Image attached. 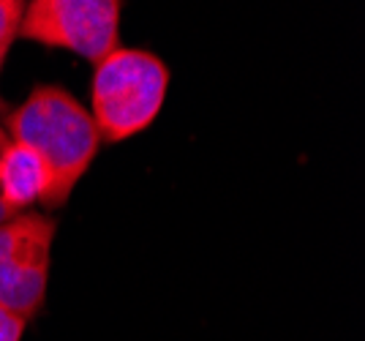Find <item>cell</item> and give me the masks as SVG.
Instances as JSON below:
<instances>
[{
	"label": "cell",
	"instance_id": "6da1fadb",
	"mask_svg": "<svg viewBox=\"0 0 365 341\" xmlns=\"http://www.w3.org/2000/svg\"><path fill=\"white\" fill-rule=\"evenodd\" d=\"M6 126L11 142H22L44 158L52 183L41 205L46 210L63 208L101 148L93 115L68 91L38 85L14 112L6 115Z\"/></svg>",
	"mask_w": 365,
	"mask_h": 341
},
{
	"label": "cell",
	"instance_id": "7a4b0ae2",
	"mask_svg": "<svg viewBox=\"0 0 365 341\" xmlns=\"http://www.w3.org/2000/svg\"><path fill=\"white\" fill-rule=\"evenodd\" d=\"M169 88V68L145 49L118 47L93 71L91 115L101 142H123L158 118Z\"/></svg>",
	"mask_w": 365,
	"mask_h": 341
},
{
	"label": "cell",
	"instance_id": "3957f363",
	"mask_svg": "<svg viewBox=\"0 0 365 341\" xmlns=\"http://www.w3.org/2000/svg\"><path fill=\"white\" fill-rule=\"evenodd\" d=\"M19 36L98 63L120 47V0H28Z\"/></svg>",
	"mask_w": 365,
	"mask_h": 341
},
{
	"label": "cell",
	"instance_id": "277c9868",
	"mask_svg": "<svg viewBox=\"0 0 365 341\" xmlns=\"http://www.w3.org/2000/svg\"><path fill=\"white\" fill-rule=\"evenodd\" d=\"M58 221L22 210L0 224V309L33 320L46 297L49 254Z\"/></svg>",
	"mask_w": 365,
	"mask_h": 341
},
{
	"label": "cell",
	"instance_id": "5b68a950",
	"mask_svg": "<svg viewBox=\"0 0 365 341\" xmlns=\"http://www.w3.org/2000/svg\"><path fill=\"white\" fill-rule=\"evenodd\" d=\"M49 170L44 158L22 142H9L0 151V197L11 213L31 210L33 202H41L49 191Z\"/></svg>",
	"mask_w": 365,
	"mask_h": 341
},
{
	"label": "cell",
	"instance_id": "8992f818",
	"mask_svg": "<svg viewBox=\"0 0 365 341\" xmlns=\"http://www.w3.org/2000/svg\"><path fill=\"white\" fill-rule=\"evenodd\" d=\"M22 11H25V0H0V71L11 44L19 36V22H22ZM6 98L0 96V115H6Z\"/></svg>",
	"mask_w": 365,
	"mask_h": 341
},
{
	"label": "cell",
	"instance_id": "52a82bcc",
	"mask_svg": "<svg viewBox=\"0 0 365 341\" xmlns=\"http://www.w3.org/2000/svg\"><path fill=\"white\" fill-rule=\"evenodd\" d=\"M25 327H28V320L16 317L11 311L0 309V341H22Z\"/></svg>",
	"mask_w": 365,
	"mask_h": 341
},
{
	"label": "cell",
	"instance_id": "ba28073f",
	"mask_svg": "<svg viewBox=\"0 0 365 341\" xmlns=\"http://www.w3.org/2000/svg\"><path fill=\"white\" fill-rule=\"evenodd\" d=\"M11 216H16V213H11V208L3 202V197H0V224L6 221V218H11Z\"/></svg>",
	"mask_w": 365,
	"mask_h": 341
},
{
	"label": "cell",
	"instance_id": "9c48e42d",
	"mask_svg": "<svg viewBox=\"0 0 365 341\" xmlns=\"http://www.w3.org/2000/svg\"><path fill=\"white\" fill-rule=\"evenodd\" d=\"M9 134H6V128H3V126H0V151H3V148H6V145H9Z\"/></svg>",
	"mask_w": 365,
	"mask_h": 341
}]
</instances>
